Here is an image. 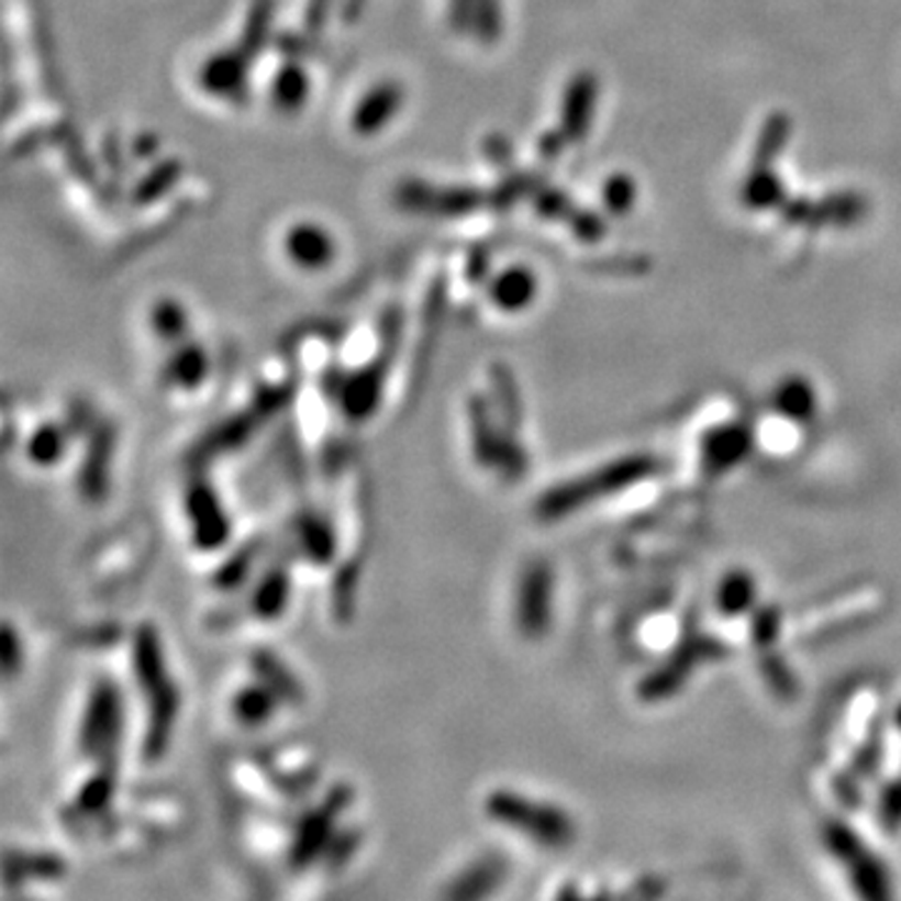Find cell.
<instances>
[{"mask_svg": "<svg viewBox=\"0 0 901 901\" xmlns=\"http://www.w3.org/2000/svg\"><path fill=\"white\" fill-rule=\"evenodd\" d=\"M256 423H258L256 411L236 413V416L223 419L221 423H215L209 434L196 441V446L191 448L188 458H191V464H209L215 456L231 454V451H236L246 444L251 434H254Z\"/></svg>", "mask_w": 901, "mask_h": 901, "instance_id": "e0dca14e", "label": "cell"}, {"mask_svg": "<svg viewBox=\"0 0 901 901\" xmlns=\"http://www.w3.org/2000/svg\"><path fill=\"white\" fill-rule=\"evenodd\" d=\"M123 734V697L113 681H98L90 691L84 724L78 732V749L88 759L113 764Z\"/></svg>", "mask_w": 901, "mask_h": 901, "instance_id": "8992f818", "label": "cell"}, {"mask_svg": "<svg viewBox=\"0 0 901 901\" xmlns=\"http://www.w3.org/2000/svg\"><path fill=\"white\" fill-rule=\"evenodd\" d=\"M486 274H489V258H486L483 251H476V254L468 256L466 278H468V281H471V283H481Z\"/></svg>", "mask_w": 901, "mask_h": 901, "instance_id": "c3c4849f", "label": "cell"}, {"mask_svg": "<svg viewBox=\"0 0 901 901\" xmlns=\"http://www.w3.org/2000/svg\"><path fill=\"white\" fill-rule=\"evenodd\" d=\"M156 151H158V141L153 138V135H143V138H138V143H135V153H141V158L153 156Z\"/></svg>", "mask_w": 901, "mask_h": 901, "instance_id": "681fc988", "label": "cell"}, {"mask_svg": "<svg viewBox=\"0 0 901 901\" xmlns=\"http://www.w3.org/2000/svg\"><path fill=\"white\" fill-rule=\"evenodd\" d=\"M186 511L191 519L193 544L201 552H215L231 536V521L225 516L219 496L203 479H196L186 489Z\"/></svg>", "mask_w": 901, "mask_h": 901, "instance_id": "8fae6325", "label": "cell"}, {"mask_svg": "<svg viewBox=\"0 0 901 901\" xmlns=\"http://www.w3.org/2000/svg\"><path fill=\"white\" fill-rule=\"evenodd\" d=\"M468 421H471V446L476 464L496 471L503 446L511 438H519V434H511V431L501 426L499 419H496L493 405L479 393H474L468 399Z\"/></svg>", "mask_w": 901, "mask_h": 901, "instance_id": "5bb4252c", "label": "cell"}, {"mask_svg": "<svg viewBox=\"0 0 901 901\" xmlns=\"http://www.w3.org/2000/svg\"><path fill=\"white\" fill-rule=\"evenodd\" d=\"M288 597H291V576H288L286 566H274L260 576L254 597H251V609L258 619L274 621L286 611Z\"/></svg>", "mask_w": 901, "mask_h": 901, "instance_id": "cb8c5ba5", "label": "cell"}, {"mask_svg": "<svg viewBox=\"0 0 901 901\" xmlns=\"http://www.w3.org/2000/svg\"><path fill=\"white\" fill-rule=\"evenodd\" d=\"M356 844H358V836L354 832H344L338 836V839L333 836L329 849H326L331 864H336V867H338V864H344L348 859V854L356 849Z\"/></svg>", "mask_w": 901, "mask_h": 901, "instance_id": "7dc6e473", "label": "cell"}, {"mask_svg": "<svg viewBox=\"0 0 901 901\" xmlns=\"http://www.w3.org/2000/svg\"><path fill=\"white\" fill-rule=\"evenodd\" d=\"M276 48L281 51V56L286 60H303V58H309L311 53L315 51V45H313V35L311 33H305V35L283 33L281 38L276 41Z\"/></svg>", "mask_w": 901, "mask_h": 901, "instance_id": "b9f144b4", "label": "cell"}, {"mask_svg": "<svg viewBox=\"0 0 901 901\" xmlns=\"http://www.w3.org/2000/svg\"><path fill=\"white\" fill-rule=\"evenodd\" d=\"M260 554V544L258 541H251L243 548H238L236 554H233L229 561L221 564L219 569L213 574V586L221 591H233L238 589V586L246 583L251 569H254L256 558Z\"/></svg>", "mask_w": 901, "mask_h": 901, "instance_id": "d6a6232c", "label": "cell"}, {"mask_svg": "<svg viewBox=\"0 0 901 901\" xmlns=\"http://www.w3.org/2000/svg\"><path fill=\"white\" fill-rule=\"evenodd\" d=\"M781 624V611L774 603H766V607L752 611V644L756 652H766V648L777 646Z\"/></svg>", "mask_w": 901, "mask_h": 901, "instance_id": "74e56055", "label": "cell"}, {"mask_svg": "<svg viewBox=\"0 0 901 901\" xmlns=\"http://www.w3.org/2000/svg\"><path fill=\"white\" fill-rule=\"evenodd\" d=\"M248 68L251 60L233 45L203 63L201 74H198V84L215 98H229L231 103H246L248 101Z\"/></svg>", "mask_w": 901, "mask_h": 901, "instance_id": "4fadbf2b", "label": "cell"}, {"mask_svg": "<svg viewBox=\"0 0 901 901\" xmlns=\"http://www.w3.org/2000/svg\"><path fill=\"white\" fill-rule=\"evenodd\" d=\"M879 826L889 834H897L901 828V774L891 779L879 797Z\"/></svg>", "mask_w": 901, "mask_h": 901, "instance_id": "f35d334b", "label": "cell"}, {"mask_svg": "<svg viewBox=\"0 0 901 901\" xmlns=\"http://www.w3.org/2000/svg\"><path fill=\"white\" fill-rule=\"evenodd\" d=\"M661 461L654 454H629L614 461L591 468L576 479L556 483L546 489L536 501V516L541 521H558L599 503L609 496L624 493L634 486L659 474Z\"/></svg>", "mask_w": 901, "mask_h": 901, "instance_id": "6da1fadb", "label": "cell"}, {"mask_svg": "<svg viewBox=\"0 0 901 901\" xmlns=\"http://www.w3.org/2000/svg\"><path fill=\"white\" fill-rule=\"evenodd\" d=\"M476 21V0H448V25L454 33H471Z\"/></svg>", "mask_w": 901, "mask_h": 901, "instance_id": "ee69618b", "label": "cell"}, {"mask_svg": "<svg viewBox=\"0 0 901 901\" xmlns=\"http://www.w3.org/2000/svg\"><path fill=\"white\" fill-rule=\"evenodd\" d=\"M756 436L749 423L728 421L704 431L699 441V466L709 479L724 476L752 456Z\"/></svg>", "mask_w": 901, "mask_h": 901, "instance_id": "30bf717a", "label": "cell"}, {"mask_svg": "<svg viewBox=\"0 0 901 901\" xmlns=\"http://www.w3.org/2000/svg\"><path fill=\"white\" fill-rule=\"evenodd\" d=\"M489 203V193L474 186H436L431 198L429 213L438 215H464Z\"/></svg>", "mask_w": 901, "mask_h": 901, "instance_id": "f546056e", "label": "cell"}, {"mask_svg": "<svg viewBox=\"0 0 901 901\" xmlns=\"http://www.w3.org/2000/svg\"><path fill=\"white\" fill-rule=\"evenodd\" d=\"M396 344H399V336H396V333H381V351H378V356L371 364L344 376L336 399L348 419L364 421L378 409V401H381L383 393L386 371H389L391 358L396 354Z\"/></svg>", "mask_w": 901, "mask_h": 901, "instance_id": "9c48e42d", "label": "cell"}, {"mask_svg": "<svg viewBox=\"0 0 901 901\" xmlns=\"http://www.w3.org/2000/svg\"><path fill=\"white\" fill-rule=\"evenodd\" d=\"M278 699L274 691L264 683H254V687L241 689L236 697H233V716H236L241 724L246 726H260L274 716V711L278 707Z\"/></svg>", "mask_w": 901, "mask_h": 901, "instance_id": "83f0119b", "label": "cell"}, {"mask_svg": "<svg viewBox=\"0 0 901 901\" xmlns=\"http://www.w3.org/2000/svg\"><path fill=\"white\" fill-rule=\"evenodd\" d=\"M63 874V859L51 854H25L8 852L5 854V881L13 885L15 879L35 877V879H58Z\"/></svg>", "mask_w": 901, "mask_h": 901, "instance_id": "1f68e13d", "label": "cell"}, {"mask_svg": "<svg viewBox=\"0 0 901 901\" xmlns=\"http://www.w3.org/2000/svg\"><path fill=\"white\" fill-rule=\"evenodd\" d=\"M356 571L354 569H341L336 589H333V603H336L338 611H346V607L356 597Z\"/></svg>", "mask_w": 901, "mask_h": 901, "instance_id": "f6af8a7d", "label": "cell"}, {"mask_svg": "<svg viewBox=\"0 0 901 901\" xmlns=\"http://www.w3.org/2000/svg\"><path fill=\"white\" fill-rule=\"evenodd\" d=\"M291 396H293L291 383L268 386V389H264L256 396V403H254L256 416L264 419V416H270V413H276L278 409H283V405L291 401Z\"/></svg>", "mask_w": 901, "mask_h": 901, "instance_id": "60d3db41", "label": "cell"}, {"mask_svg": "<svg viewBox=\"0 0 901 901\" xmlns=\"http://www.w3.org/2000/svg\"><path fill=\"white\" fill-rule=\"evenodd\" d=\"M351 799H354L351 787L338 783L323 797L319 807H313L301 819L291 844V854H288L293 869H309L321 854H326L331 839L336 836V819L351 807Z\"/></svg>", "mask_w": 901, "mask_h": 901, "instance_id": "ba28073f", "label": "cell"}, {"mask_svg": "<svg viewBox=\"0 0 901 901\" xmlns=\"http://www.w3.org/2000/svg\"><path fill=\"white\" fill-rule=\"evenodd\" d=\"M286 254L303 270H321L336 256V243L323 225L303 221L286 233Z\"/></svg>", "mask_w": 901, "mask_h": 901, "instance_id": "2e32d148", "label": "cell"}, {"mask_svg": "<svg viewBox=\"0 0 901 901\" xmlns=\"http://www.w3.org/2000/svg\"><path fill=\"white\" fill-rule=\"evenodd\" d=\"M501 0H476L474 33L483 43H496L501 33Z\"/></svg>", "mask_w": 901, "mask_h": 901, "instance_id": "ab89813d", "label": "cell"}, {"mask_svg": "<svg viewBox=\"0 0 901 901\" xmlns=\"http://www.w3.org/2000/svg\"><path fill=\"white\" fill-rule=\"evenodd\" d=\"M491 386H493V411L496 419L511 434H519L521 419H524V409H521V396L516 378L503 364H493L491 368Z\"/></svg>", "mask_w": 901, "mask_h": 901, "instance_id": "d4e9b609", "label": "cell"}, {"mask_svg": "<svg viewBox=\"0 0 901 901\" xmlns=\"http://www.w3.org/2000/svg\"><path fill=\"white\" fill-rule=\"evenodd\" d=\"M3 674L5 679H13L15 671L21 669V661H23V646H21V638H18L15 629L11 624L3 626Z\"/></svg>", "mask_w": 901, "mask_h": 901, "instance_id": "7bdbcfd3", "label": "cell"}, {"mask_svg": "<svg viewBox=\"0 0 901 901\" xmlns=\"http://www.w3.org/2000/svg\"><path fill=\"white\" fill-rule=\"evenodd\" d=\"M486 814L496 824L529 836L544 849H569L576 842V824L561 807L546 804L511 789H496L486 797Z\"/></svg>", "mask_w": 901, "mask_h": 901, "instance_id": "3957f363", "label": "cell"}, {"mask_svg": "<svg viewBox=\"0 0 901 901\" xmlns=\"http://www.w3.org/2000/svg\"><path fill=\"white\" fill-rule=\"evenodd\" d=\"M513 621L521 636L544 638L554 624V569L544 558L529 561L519 574Z\"/></svg>", "mask_w": 901, "mask_h": 901, "instance_id": "52a82bcc", "label": "cell"}, {"mask_svg": "<svg viewBox=\"0 0 901 901\" xmlns=\"http://www.w3.org/2000/svg\"><path fill=\"white\" fill-rule=\"evenodd\" d=\"M133 674L138 689L148 697V726L143 756L148 761H158L166 754L170 734H174L180 693L174 679L168 676L158 631L151 624L138 626L133 634Z\"/></svg>", "mask_w": 901, "mask_h": 901, "instance_id": "7a4b0ae2", "label": "cell"}, {"mask_svg": "<svg viewBox=\"0 0 901 901\" xmlns=\"http://www.w3.org/2000/svg\"><path fill=\"white\" fill-rule=\"evenodd\" d=\"M759 669L764 674L766 683H769V689L777 693L781 699H791L797 697V679L791 669L787 666V659H783V654H779V648H766V652H759Z\"/></svg>", "mask_w": 901, "mask_h": 901, "instance_id": "e575fe53", "label": "cell"}, {"mask_svg": "<svg viewBox=\"0 0 901 901\" xmlns=\"http://www.w3.org/2000/svg\"><path fill=\"white\" fill-rule=\"evenodd\" d=\"M894 726L899 728V734H901V704H899L897 711H894Z\"/></svg>", "mask_w": 901, "mask_h": 901, "instance_id": "f907efd6", "label": "cell"}, {"mask_svg": "<svg viewBox=\"0 0 901 901\" xmlns=\"http://www.w3.org/2000/svg\"><path fill=\"white\" fill-rule=\"evenodd\" d=\"M771 405L781 419L791 423H811L819 413V399L814 386L807 378L791 376L774 389Z\"/></svg>", "mask_w": 901, "mask_h": 901, "instance_id": "ffe728a7", "label": "cell"}, {"mask_svg": "<svg viewBox=\"0 0 901 901\" xmlns=\"http://www.w3.org/2000/svg\"><path fill=\"white\" fill-rule=\"evenodd\" d=\"M205 374H209V354L198 344H186L183 341L164 364L160 378H164L166 386L193 391L203 383Z\"/></svg>", "mask_w": 901, "mask_h": 901, "instance_id": "7402d4cb", "label": "cell"}, {"mask_svg": "<svg viewBox=\"0 0 901 901\" xmlns=\"http://www.w3.org/2000/svg\"><path fill=\"white\" fill-rule=\"evenodd\" d=\"M509 864L503 856H486V859L476 861L474 867H468L461 877H456L451 881V887L444 891L451 899H479L491 894L493 889L501 887V881L507 879Z\"/></svg>", "mask_w": 901, "mask_h": 901, "instance_id": "d6986e66", "label": "cell"}, {"mask_svg": "<svg viewBox=\"0 0 901 901\" xmlns=\"http://www.w3.org/2000/svg\"><path fill=\"white\" fill-rule=\"evenodd\" d=\"M113 764H103L96 777H90L78 794V809L88 811V814H98L108 807L113 794Z\"/></svg>", "mask_w": 901, "mask_h": 901, "instance_id": "8d00e7d4", "label": "cell"}, {"mask_svg": "<svg viewBox=\"0 0 901 901\" xmlns=\"http://www.w3.org/2000/svg\"><path fill=\"white\" fill-rule=\"evenodd\" d=\"M403 105V86L399 80H381L360 98L351 115V129L358 135H374L383 131Z\"/></svg>", "mask_w": 901, "mask_h": 901, "instance_id": "9a60e30c", "label": "cell"}, {"mask_svg": "<svg viewBox=\"0 0 901 901\" xmlns=\"http://www.w3.org/2000/svg\"><path fill=\"white\" fill-rule=\"evenodd\" d=\"M251 666H254V674L258 676L260 683L274 691L283 704H303L305 693L301 681L296 679L293 671L288 669L274 652H268V648H256V652L251 654Z\"/></svg>", "mask_w": 901, "mask_h": 901, "instance_id": "44dd1931", "label": "cell"}, {"mask_svg": "<svg viewBox=\"0 0 901 901\" xmlns=\"http://www.w3.org/2000/svg\"><path fill=\"white\" fill-rule=\"evenodd\" d=\"M819 834H822L826 854L844 869L856 897L869 901L894 897V881H891V871L885 859L856 834L852 824H846L844 819L828 816L824 819Z\"/></svg>", "mask_w": 901, "mask_h": 901, "instance_id": "277c9868", "label": "cell"}, {"mask_svg": "<svg viewBox=\"0 0 901 901\" xmlns=\"http://www.w3.org/2000/svg\"><path fill=\"white\" fill-rule=\"evenodd\" d=\"M491 303L496 309L516 313L531 305L536 296V278L529 268H509L501 276H496L489 286Z\"/></svg>", "mask_w": 901, "mask_h": 901, "instance_id": "603a6c76", "label": "cell"}, {"mask_svg": "<svg viewBox=\"0 0 901 901\" xmlns=\"http://www.w3.org/2000/svg\"><path fill=\"white\" fill-rule=\"evenodd\" d=\"M180 170H183V166H180L178 160H160V164L153 168L138 186H135L133 201L135 203H151L164 193H168L178 180Z\"/></svg>", "mask_w": 901, "mask_h": 901, "instance_id": "d590c367", "label": "cell"}, {"mask_svg": "<svg viewBox=\"0 0 901 901\" xmlns=\"http://www.w3.org/2000/svg\"><path fill=\"white\" fill-rule=\"evenodd\" d=\"M115 448V429L108 421H96L88 434V448L78 471V489L88 503H101L111 486V458Z\"/></svg>", "mask_w": 901, "mask_h": 901, "instance_id": "7c38bea8", "label": "cell"}, {"mask_svg": "<svg viewBox=\"0 0 901 901\" xmlns=\"http://www.w3.org/2000/svg\"><path fill=\"white\" fill-rule=\"evenodd\" d=\"M724 656H728L724 638L699 634V631L689 629L681 642L674 646V652L638 681L636 697L644 704H661V701L676 697V693L687 687L699 666L721 661Z\"/></svg>", "mask_w": 901, "mask_h": 901, "instance_id": "5b68a950", "label": "cell"}, {"mask_svg": "<svg viewBox=\"0 0 901 901\" xmlns=\"http://www.w3.org/2000/svg\"><path fill=\"white\" fill-rule=\"evenodd\" d=\"M299 544L313 564H329L336 556V534L319 513H303L299 519Z\"/></svg>", "mask_w": 901, "mask_h": 901, "instance_id": "4316f807", "label": "cell"}, {"mask_svg": "<svg viewBox=\"0 0 901 901\" xmlns=\"http://www.w3.org/2000/svg\"><path fill=\"white\" fill-rule=\"evenodd\" d=\"M309 74H305L299 60H288L286 66L274 76L270 84V98L274 105L283 113H296L309 98Z\"/></svg>", "mask_w": 901, "mask_h": 901, "instance_id": "484cf974", "label": "cell"}, {"mask_svg": "<svg viewBox=\"0 0 901 901\" xmlns=\"http://www.w3.org/2000/svg\"><path fill=\"white\" fill-rule=\"evenodd\" d=\"M153 331L158 338L168 341V344H183L188 336V313L183 305L174 299H164L156 303L151 313Z\"/></svg>", "mask_w": 901, "mask_h": 901, "instance_id": "836d02e7", "label": "cell"}, {"mask_svg": "<svg viewBox=\"0 0 901 901\" xmlns=\"http://www.w3.org/2000/svg\"><path fill=\"white\" fill-rule=\"evenodd\" d=\"M68 436L70 431L66 429V423H43V426L35 429L33 436L29 438L25 454H29L35 466L58 464V458L66 454Z\"/></svg>", "mask_w": 901, "mask_h": 901, "instance_id": "4dcf8cb0", "label": "cell"}, {"mask_svg": "<svg viewBox=\"0 0 901 901\" xmlns=\"http://www.w3.org/2000/svg\"><path fill=\"white\" fill-rule=\"evenodd\" d=\"M759 601V583L756 576L746 569H732L721 576L714 591V607L721 616L738 619L752 614Z\"/></svg>", "mask_w": 901, "mask_h": 901, "instance_id": "ac0fdd59", "label": "cell"}, {"mask_svg": "<svg viewBox=\"0 0 901 901\" xmlns=\"http://www.w3.org/2000/svg\"><path fill=\"white\" fill-rule=\"evenodd\" d=\"M329 8H331V0H309V5H305V13H303L305 33L315 35L323 29V23H326V15H329Z\"/></svg>", "mask_w": 901, "mask_h": 901, "instance_id": "bcb514c9", "label": "cell"}, {"mask_svg": "<svg viewBox=\"0 0 901 901\" xmlns=\"http://www.w3.org/2000/svg\"><path fill=\"white\" fill-rule=\"evenodd\" d=\"M270 18H274V0H254V3H251L246 25H243V35L236 43V48L251 63H254V58L270 41Z\"/></svg>", "mask_w": 901, "mask_h": 901, "instance_id": "f1b7e54d", "label": "cell"}]
</instances>
